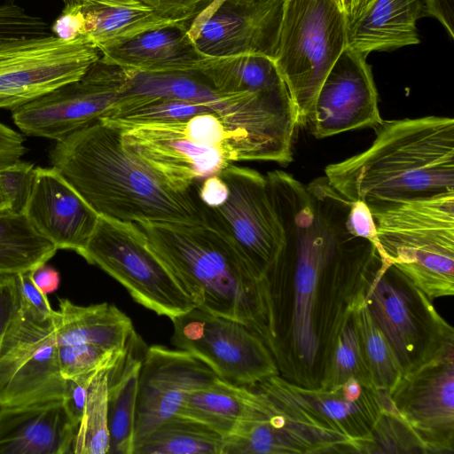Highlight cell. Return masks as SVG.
I'll use <instances>...</instances> for the list:
<instances>
[{
    "instance_id": "cell-42",
    "label": "cell",
    "mask_w": 454,
    "mask_h": 454,
    "mask_svg": "<svg viewBox=\"0 0 454 454\" xmlns=\"http://www.w3.org/2000/svg\"><path fill=\"white\" fill-rule=\"evenodd\" d=\"M158 15L171 20L191 21L205 0H139Z\"/></svg>"
},
{
    "instance_id": "cell-26",
    "label": "cell",
    "mask_w": 454,
    "mask_h": 454,
    "mask_svg": "<svg viewBox=\"0 0 454 454\" xmlns=\"http://www.w3.org/2000/svg\"><path fill=\"white\" fill-rule=\"evenodd\" d=\"M82 19V37L99 52L147 31L189 23L158 15L139 0H75L70 5Z\"/></svg>"
},
{
    "instance_id": "cell-40",
    "label": "cell",
    "mask_w": 454,
    "mask_h": 454,
    "mask_svg": "<svg viewBox=\"0 0 454 454\" xmlns=\"http://www.w3.org/2000/svg\"><path fill=\"white\" fill-rule=\"evenodd\" d=\"M347 226L356 236L371 241L378 248L376 224L369 207L362 200H350Z\"/></svg>"
},
{
    "instance_id": "cell-36",
    "label": "cell",
    "mask_w": 454,
    "mask_h": 454,
    "mask_svg": "<svg viewBox=\"0 0 454 454\" xmlns=\"http://www.w3.org/2000/svg\"><path fill=\"white\" fill-rule=\"evenodd\" d=\"M367 453H426V450L391 403L372 431Z\"/></svg>"
},
{
    "instance_id": "cell-23",
    "label": "cell",
    "mask_w": 454,
    "mask_h": 454,
    "mask_svg": "<svg viewBox=\"0 0 454 454\" xmlns=\"http://www.w3.org/2000/svg\"><path fill=\"white\" fill-rule=\"evenodd\" d=\"M188 23L147 31L104 50L99 60L141 73H193L202 57L188 34Z\"/></svg>"
},
{
    "instance_id": "cell-1",
    "label": "cell",
    "mask_w": 454,
    "mask_h": 454,
    "mask_svg": "<svg viewBox=\"0 0 454 454\" xmlns=\"http://www.w3.org/2000/svg\"><path fill=\"white\" fill-rule=\"evenodd\" d=\"M265 176L285 238L263 277L268 348L279 376L315 388L338 322L378 251L348 230L350 200L325 176L308 184L282 170Z\"/></svg>"
},
{
    "instance_id": "cell-6",
    "label": "cell",
    "mask_w": 454,
    "mask_h": 454,
    "mask_svg": "<svg viewBox=\"0 0 454 454\" xmlns=\"http://www.w3.org/2000/svg\"><path fill=\"white\" fill-rule=\"evenodd\" d=\"M364 300L389 342L403 375L454 353V330L424 292L380 257L364 273Z\"/></svg>"
},
{
    "instance_id": "cell-33",
    "label": "cell",
    "mask_w": 454,
    "mask_h": 454,
    "mask_svg": "<svg viewBox=\"0 0 454 454\" xmlns=\"http://www.w3.org/2000/svg\"><path fill=\"white\" fill-rule=\"evenodd\" d=\"M352 302L338 322L320 387H332L350 378L373 382L360 346Z\"/></svg>"
},
{
    "instance_id": "cell-32",
    "label": "cell",
    "mask_w": 454,
    "mask_h": 454,
    "mask_svg": "<svg viewBox=\"0 0 454 454\" xmlns=\"http://www.w3.org/2000/svg\"><path fill=\"white\" fill-rule=\"evenodd\" d=\"M364 273L352 302L353 318L372 380L379 389L389 393L403 372L386 336L370 314L364 300Z\"/></svg>"
},
{
    "instance_id": "cell-28",
    "label": "cell",
    "mask_w": 454,
    "mask_h": 454,
    "mask_svg": "<svg viewBox=\"0 0 454 454\" xmlns=\"http://www.w3.org/2000/svg\"><path fill=\"white\" fill-rule=\"evenodd\" d=\"M139 340L108 371L107 426L110 454H132L138 374L142 357Z\"/></svg>"
},
{
    "instance_id": "cell-19",
    "label": "cell",
    "mask_w": 454,
    "mask_h": 454,
    "mask_svg": "<svg viewBox=\"0 0 454 454\" xmlns=\"http://www.w3.org/2000/svg\"><path fill=\"white\" fill-rule=\"evenodd\" d=\"M121 130L124 149L180 190L218 175L232 164L221 149L188 137L178 121L141 124Z\"/></svg>"
},
{
    "instance_id": "cell-7",
    "label": "cell",
    "mask_w": 454,
    "mask_h": 454,
    "mask_svg": "<svg viewBox=\"0 0 454 454\" xmlns=\"http://www.w3.org/2000/svg\"><path fill=\"white\" fill-rule=\"evenodd\" d=\"M348 24L340 0H284L274 62L297 126L309 123L318 90L347 47Z\"/></svg>"
},
{
    "instance_id": "cell-13",
    "label": "cell",
    "mask_w": 454,
    "mask_h": 454,
    "mask_svg": "<svg viewBox=\"0 0 454 454\" xmlns=\"http://www.w3.org/2000/svg\"><path fill=\"white\" fill-rule=\"evenodd\" d=\"M229 193L220 206L209 207L208 226L230 238L256 276L263 280L284 243V231L272 205L266 176L232 164L218 174Z\"/></svg>"
},
{
    "instance_id": "cell-21",
    "label": "cell",
    "mask_w": 454,
    "mask_h": 454,
    "mask_svg": "<svg viewBox=\"0 0 454 454\" xmlns=\"http://www.w3.org/2000/svg\"><path fill=\"white\" fill-rule=\"evenodd\" d=\"M77 427L56 400L0 407V454H67Z\"/></svg>"
},
{
    "instance_id": "cell-14",
    "label": "cell",
    "mask_w": 454,
    "mask_h": 454,
    "mask_svg": "<svg viewBox=\"0 0 454 454\" xmlns=\"http://www.w3.org/2000/svg\"><path fill=\"white\" fill-rule=\"evenodd\" d=\"M126 82L125 68L98 60L80 80L12 110V117L22 133L59 142L104 118Z\"/></svg>"
},
{
    "instance_id": "cell-4",
    "label": "cell",
    "mask_w": 454,
    "mask_h": 454,
    "mask_svg": "<svg viewBox=\"0 0 454 454\" xmlns=\"http://www.w3.org/2000/svg\"><path fill=\"white\" fill-rule=\"evenodd\" d=\"M136 224L196 308L247 325L268 347L263 280L230 238L203 223Z\"/></svg>"
},
{
    "instance_id": "cell-37",
    "label": "cell",
    "mask_w": 454,
    "mask_h": 454,
    "mask_svg": "<svg viewBox=\"0 0 454 454\" xmlns=\"http://www.w3.org/2000/svg\"><path fill=\"white\" fill-rule=\"evenodd\" d=\"M34 164L21 160L0 168L2 212L23 214L35 176Z\"/></svg>"
},
{
    "instance_id": "cell-22",
    "label": "cell",
    "mask_w": 454,
    "mask_h": 454,
    "mask_svg": "<svg viewBox=\"0 0 454 454\" xmlns=\"http://www.w3.org/2000/svg\"><path fill=\"white\" fill-rule=\"evenodd\" d=\"M269 400L262 417L224 438L222 454L349 453L338 440L301 423Z\"/></svg>"
},
{
    "instance_id": "cell-47",
    "label": "cell",
    "mask_w": 454,
    "mask_h": 454,
    "mask_svg": "<svg viewBox=\"0 0 454 454\" xmlns=\"http://www.w3.org/2000/svg\"><path fill=\"white\" fill-rule=\"evenodd\" d=\"M0 213H3V212H2V204H1V200H0Z\"/></svg>"
},
{
    "instance_id": "cell-10",
    "label": "cell",
    "mask_w": 454,
    "mask_h": 454,
    "mask_svg": "<svg viewBox=\"0 0 454 454\" xmlns=\"http://www.w3.org/2000/svg\"><path fill=\"white\" fill-rule=\"evenodd\" d=\"M55 317H43L20 304L0 345V407L64 398Z\"/></svg>"
},
{
    "instance_id": "cell-9",
    "label": "cell",
    "mask_w": 454,
    "mask_h": 454,
    "mask_svg": "<svg viewBox=\"0 0 454 454\" xmlns=\"http://www.w3.org/2000/svg\"><path fill=\"white\" fill-rule=\"evenodd\" d=\"M121 284L135 301L170 319L195 307L134 223L99 216L81 255Z\"/></svg>"
},
{
    "instance_id": "cell-39",
    "label": "cell",
    "mask_w": 454,
    "mask_h": 454,
    "mask_svg": "<svg viewBox=\"0 0 454 454\" xmlns=\"http://www.w3.org/2000/svg\"><path fill=\"white\" fill-rule=\"evenodd\" d=\"M98 372L83 375L74 380H67L63 401L76 427H78L84 412L90 385Z\"/></svg>"
},
{
    "instance_id": "cell-35",
    "label": "cell",
    "mask_w": 454,
    "mask_h": 454,
    "mask_svg": "<svg viewBox=\"0 0 454 454\" xmlns=\"http://www.w3.org/2000/svg\"><path fill=\"white\" fill-rule=\"evenodd\" d=\"M127 351L109 349L93 344L59 346V371L67 380L109 370L116 365Z\"/></svg>"
},
{
    "instance_id": "cell-34",
    "label": "cell",
    "mask_w": 454,
    "mask_h": 454,
    "mask_svg": "<svg viewBox=\"0 0 454 454\" xmlns=\"http://www.w3.org/2000/svg\"><path fill=\"white\" fill-rule=\"evenodd\" d=\"M110 370V369H109ZM98 372L90 385L82 418L74 435L72 453L107 454L108 371Z\"/></svg>"
},
{
    "instance_id": "cell-41",
    "label": "cell",
    "mask_w": 454,
    "mask_h": 454,
    "mask_svg": "<svg viewBox=\"0 0 454 454\" xmlns=\"http://www.w3.org/2000/svg\"><path fill=\"white\" fill-rule=\"evenodd\" d=\"M20 304L15 275L0 277V345Z\"/></svg>"
},
{
    "instance_id": "cell-44",
    "label": "cell",
    "mask_w": 454,
    "mask_h": 454,
    "mask_svg": "<svg viewBox=\"0 0 454 454\" xmlns=\"http://www.w3.org/2000/svg\"><path fill=\"white\" fill-rule=\"evenodd\" d=\"M427 16L435 18L454 39V0H424Z\"/></svg>"
},
{
    "instance_id": "cell-25",
    "label": "cell",
    "mask_w": 454,
    "mask_h": 454,
    "mask_svg": "<svg viewBox=\"0 0 454 454\" xmlns=\"http://www.w3.org/2000/svg\"><path fill=\"white\" fill-rule=\"evenodd\" d=\"M424 16V0H370L348 24L347 47L367 57L418 44L416 22Z\"/></svg>"
},
{
    "instance_id": "cell-46",
    "label": "cell",
    "mask_w": 454,
    "mask_h": 454,
    "mask_svg": "<svg viewBox=\"0 0 454 454\" xmlns=\"http://www.w3.org/2000/svg\"><path fill=\"white\" fill-rule=\"evenodd\" d=\"M369 2L370 0H340L348 22L353 21Z\"/></svg>"
},
{
    "instance_id": "cell-31",
    "label": "cell",
    "mask_w": 454,
    "mask_h": 454,
    "mask_svg": "<svg viewBox=\"0 0 454 454\" xmlns=\"http://www.w3.org/2000/svg\"><path fill=\"white\" fill-rule=\"evenodd\" d=\"M57 251L24 214L0 213V277L31 270L47 262Z\"/></svg>"
},
{
    "instance_id": "cell-5",
    "label": "cell",
    "mask_w": 454,
    "mask_h": 454,
    "mask_svg": "<svg viewBox=\"0 0 454 454\" xmlns=\"http://www.w3.org/2000/svg\"><path fill=\"white\" fill-rule=\"evenodd\" d=\"M380 257L431 300L454 294V195L372 212Z\"/></svg>"
},
{
    "instance_id": "cell-24",
    "label": "cell",
    "mask_w": 454,
    "mask_h": 454,
    "mask_svg": "<svg viewBox=\"0 0 454 454\" xmlns=\"http://www.w3.org/2000/svg\"><path fill=\"white\" fill-rule=\"evenodd\" d=\"M269 404V398L257 389L216 378L187 394L176 415L199 421L227 438L262 417Z\"/></svg>"
},
{
    "instance_id": "cell-20",
    "label": "cell",
    "mask_w": 454,
    "mask_h": 454,
    "mask_svg": "<svg viewBox=\"0 0 454 454\" xmlns=\"http://www.w3.org/2000/svg\"><path fill=\"white\" fill-rule=\"evenodd\" d=\"M25 216L59 249L82 255L99 215L55 167L35 168Z\"/></svg>"
},
{
    "instance_id": "cell-27",
    "label": "cell",
    "mask_w": 454,
    "mask_h": 454,
    "mask_svg": "<svg viewBox=\"0 0 454 454\" xmlns=\"http://www.w3.org/2000/svg\"><path fill=\"white\" fill-rule=\"evenodd\" d=\"M56 311L58 346L93 344L127 351L140 340L131 319L114 304L81 306L63 298L59 300Z\"/></svg>"
},
{
    "instance_id": "cell-29",
    "label": "cell",
    "mask_w": 454,
    "mask_h": 454,
    "mask_svg": "<svg viewBox=\"0 0 454 454\" xmlns=\"http://www.w3.org/2000/svg\"><path fill=\"white\" fill-rule=\"evenodd\" d=\"M196 72L223 93L263 92L286 86L274 59L262 54L203 56Z\"/></svg>"
},
{
    "instance_id": "cell-3",
    "label": "cell",
    "mask_w": 454,
    "mask_h": 454,
    "mask_svg": "<svg viewBox=\"0 0 454 454\" xmlns=\"http://www.w3.org/2000/svg\"><path fill=\"white\" fill-rule=\"evenodd\" d=\"M365 151L325 168L329 184L371 212L454 195V121L425 116L382 121Z\"/></svg>"
},
{
    "instance_id": "cell-38",
    "label": "cell",
    "mask_w": 454,
    "mask_h": 454,
    "mask_svg": "<svg viewBox=\"0 0 454 454\" xmlns=\"http://www.w3.org/2000/svg\"><path fill=\"white\" fill-rule=\"evenodd\" d=\"M15 278L20 303L43 317H54L56 310L51 306L47 295L34 284L30 270L15 274Z\"/></svg>"
},
{
    "instance_id": "cell-17",
    "label": "cell",
    "mask_w": 454,
    "mask_h": 454,
    "mask_svg": "<svg viewBox=\"0 0 454 454\" xmlns=\"http://www.w3.org/2000/svg\"><path fill=\"white\" fill-rule=\"evenodd\" d=\"M284 0H224L211 14L191 20L188 34L204 56L262 54L274 59Z\"/></svg>"
},
{
    "instance_id": "cell-15",
    "label": "cell",
    "mask_w": 454,
    "mask_h": 454,
    "mask_svg": "<svg viewBox=\"0 0 454 454\" xmlns=\"http://www.w3.org/2000/svg\"><path fill=\"white\" fill-rule=\"evenodd\" d=\"M389 395L427 454L454 452V353L404 374Z\"/></svg>"
},
{
    "instance_id": "cell-30",
    "label": "cell",
    "mask_w": 454,
    "mask_h": 454,
    "mask_svg": "<svg viewBox=\"0 0 454 454\" xmlns=\"http://www.w3.org/2000/svg\"><path fill=\"white\" fill-rule=\"evenodd\" d=\"M224 437L209 427L175 415L133 446L132 454H222Z\"/></svg>"
},
{
    "instance_id": "cell-12",
    "label": "cell",
    "mask_w": 454,
    "mask_h": 454,
    "mask_svg": "<svg viewBox=\"0 0 454 454\" xmlns=\"http://www.w3.org/2000/svg\"><path fill=\"white\" fill-rule=\"evenodd\" d=\"M171 321L173 346L196 356L218 378L253 387L279 375L271 352L247 325L196 307Z\"/></svg>"
},
{
    "instance_id": "cell-11",
    "label": "cell",
    "mask_w": 454,
    "mask_h": 454,
    "mask_svg": "<svg viewBox=\"0 0 454 454\" xmlns=\"http://www.w3.org/2000/svg\"><path fill=\"white\" fill-rule=\"evenodd\" d=\"M99 59L84 37L51 34L0 43V109L13 110L80 80Z\"/></svg>"
},
{
    "instance_id": "cell-8",
    "label": "cell",
    "mask_w": 454,
    "mask_h": 454,
    "mask_svg": "<svg viewBox=\"0 0 454 454\" xmlns=\"http://www.w3.org/2000/svg\"><path fill=\"white\" fill-rule=\"evenodd\" d=\"M251 387L301 423L341 442L351 453L368 452L372 431L390 403L387 391L356 378L328 388H308L276 375Z\"/></svg>"
},
{
    "instance_id": "cell-2",
    "label": "cell",
    "mask_w": 454,
    "mask_h": 454,
    "mask_svg": "<svg viewBox=\"0 0 454 454\" xmlns=\"http://www.w3.org/2000/svg\"><path fill=\"white\" fill-rule=\"evenodd\" d=\"M50 160L99 216L123 223L207 224L198 183L180 190L126 151L121 130L98 120L57 142Z\"/></svg>"
},
{
    "instance_id": "cell-45",
    "label": "cell",
    "mask_w": 454,
    "mask_h": 454,
    "mask_svg": "<svg viewBox=\"0 0 454 454\" xmlns=\"http://www.w3.org/2000/svg\"><path fill=\"white\" fill-rule=\"evenodd\" d=\"M30 275L36 287L46 295L59 288L60 282L59 273L46 262L31 270Z\"/></svg>"
},
{
    "instance_id": "cell-43",
    "label": "cell",
    "mask_w": 454,
    "mask_h": 454,
    "mask_svg": "<svg viewBox=\"0 0 454 454\" xmlns=\"http://www.w3.org/2000/svg\"><path fill=\"white\" fill-rule=\"evenodd\" d=\"M228 193V186L219 175L210 176L198 183L199 197L207 207L220 206L227 199Z\"/></svg>"
},
{
    "instance_id": "cell-18",
    "label": "cell",
    "mask_w": 454,
    "mask_h": 454,
    "mask_svg": "<svg viewBox=\"0 0 454 454\" xmlns=\"http://www.w3.org/2000/svg\"><path fill=\"white\" fill-rule=\"evenodd\" d=\"M366 58L346 47L327 74L309 121L317 138L382 123Z\"/></svg>"
},
{
    "instance_id": "cell-16",
    "label": "cell",
    "mask_w": 454,
    "mask_h": 454,
    "mask_svg": "<svg viewBox=\"0 0 454 454\" xmlns=\"http://www.w3.org/2000/svg\"><path fill=\"white\" fill-rule=\"evenodd\" d=\"M216 378L207 364L188 351L161 345L145 348L138 374L133 446L176 415L187 394Z\"/></svg>"
}]
</instances>
